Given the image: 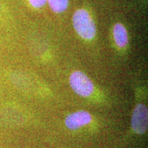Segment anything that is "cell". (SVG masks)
Segmentation results:
<instances>
[{"label":"cell","instance_id":"2","mask_svg":"<svg viewBox=\"0 0 148 148\" xmlns=\"http://www.w3.org/2000/svg\"><path fill=\"white\" fill-rule=\"evenodd\" d=\"M69 83L74 92L82 97H88L94 91L93 83L82 71L73 72L70 76Z\"/></svg>","mask_w":148,"mask_h":148},{"label":"cell","instance_id":"6","mask_svg":"<svg viewBox=\"0 0 148 148\" xmlns=\"http://www.w3.org/2000/svg\"><path fill=\"white\" fill-rule=\"evenodd\" d=\"M49 7L53 12L60 13L64 12L69 5V0H48Z\"/></svg>","mask_w":148,"mask_h":148},{"label":"cell","instance_id":"1","mask_svg":"<svg viewBox=\"0 0 148 148\" xmlns=\"http://www.w3.org/2000/svg\"><path fill=\"white\" fill-rule=\"evenodd\" d=\"M73 25L77 34L84 39L90 40L96 34V27L93 20L84 9L76 10L73 16Z\"/></svg>","mask_w":148,"mask_h":148},{"label":"cell","instance_id":"3","mask_svg":"<svg viewBox=\"0 0 148 148\" xmlns=\"http://www.w3.org/2000/svg\"><path fill=\"white\" fill-rule=\"evenodd\" d=\"M133 131L138 134H143L147 130L148 110L143 103H138L135 107L131 119Z\"/></svg>","mask_w":148,"mask_h":148},{"label":"cell","instance_id":"7","mask_svg":"<svg viewBox=\"0 0 148 148\" xmlns=\"http://www.w3.org/2000/svg\"><path fill=\"white\" fill-rule=\"evenodd\" d=\"M30 4L36 8H41L47 2V0H29Z\"/></svg>","mask_w":148,"mask_h":148},{"label":"cell","instance_id":"5","mask_svg":"<svg viewBox=\"0 0 148 148\" xmlns=\"http://www.w3.org/2000/svg\"><path fill=\"white\" fill-rule=\"evenodd\" d=\"M113 36L116 45L119 47H125L128 42L127 32L125 27L119 23H116L113 28Z\"/></svg>","mask_w":148,"mask_h":148},{"label":"cell","instance_id":"4","mask_svg":"<svg viewBox=\"0 0 148 148\" xmlns=\"http://www.w3.org/2000/svg\"><path fill=\"white\" fill-rule=\"evenodd\" d=\"M91 121L92 116L90 113L85 110H79L66 116L64 123L68 129L74 130L88 124Z\"/></svg>","mask_w":148,"mask_h":148}]
</instances>
